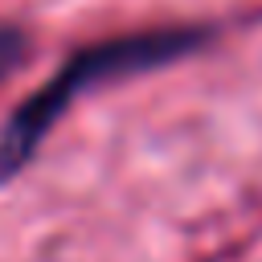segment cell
I'll return each mask as SVG.
<instances>
[{
    "label": "cell",
    "mask_w": 262,
    "mask_h": 262,
    "mask_svg": "<svg viewBox=\"0 0 262 262\" xmlns=\"http://www.w3.org/2000/svg\"><path fill=\"white\" fill-rule=\"evenodd\" d=\"M201 41H205L201 29H151V33L115 37V41L74 53L33 98H25L16 106L12 123L0 135V176H16L33 160V151L41 147L49 127L66 115V106L82 90H90L94 82H106V78H123V74H139V70H156L164 61H176V57L192 53Z\"/></svg>",
    "instance_id": "6da1fadb"
},
{
    "label": "cell",
    "mask_w": 262,
    "mask_h": 262,
    "mask_svg": "<svg viewBox=\"0 0 262 262\" xmlns=\"http://www.w3.org/2000/svg\"><path fill=\"white\" fill-rule=\"evenodd\" d=\"M20 53H25V33L0 25V74H8V70L20 61Z\"/></svg>",
    "instance_id": "7a4b0ae2"
}]
</instances>
